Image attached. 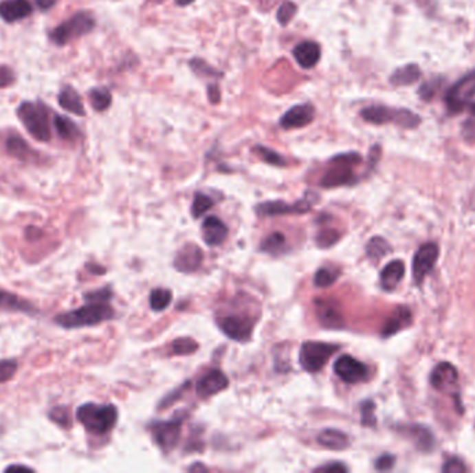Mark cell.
<instances>
[{
    "label": "cell",
    "instance_id": "1",
    "mask_svg": "<svg viewBox=\"0 0 475 473\" xmlns=\"http://www.w3.org/2000/svg\"><path fill=\"white\" fill-rule=\"evenodd\" d=\"M114 318V310L109 301H87L85 305L61 312L54 316V322L64 329H78L95 326Z\"/></svg>",
    "mask_w": 475,
    "mask_h": 473
},
{
    "label": "cell",
    "instance_id": "2",
    "mask_svg": "<svg viewBox=\"0 0 475 473\" xmlns=\"http://www.w3.org/2000/svg\"><path fill=\"white\" fill-rule=\"evenodd\" d=\"M118 411L113 404H82L77 410V421L92 435H107L117 424Z\"/></svg>",
    "mask_w": 475,
    "mask_h": 473
},
{
    "label": "cell",
    "instance_id": "3",
    "mask_svg": "<svg viewBox=\"0 0 475 473\" xmlns=\"http://www.w3.org/2000/svg\"><path fill=\"white\" fill-rule=\"evenodd\" d=\"M17 115L34 139L38 142L52 139L50 110L42 102H23L17 108Z\"/></svg>",
    "mask_w": 475,
    "mask_h": 473
},
{
    "label": "cell",
    "instance_id": "4",
    "mask_svg": "<svg viewBox=\"0 0 475 473\" xmlns=\"http://www.w3.org/2000/svg\"><path fill=\"white\" fill-rule=\"evenodd\" d=\"M362 163V156L359 153L351 152L338 154L329 160V168L322 175L320 185L327 189L345 186L355 183L356 175L355 168Z\"/></svg>",
    "mask_w": 475,
    "mask_h": 473
},
{
    "label": "cell",
    "instance_id": "5",
    "mask_svg": "<svg viewBox=\"0 0 475 473\" xmlns=\"http://www.w3.org/2000/svg\"><path fill=\"white\" fill-rule=\"evenodd\" d=\"M360 115L364 121L374 124V125H384V124H395L406 129L417 128L421 122V118L406 108H395L388 106H368L360 111Z\"/></svg>",
    "mask_w": 475,
    "mask_h": 473
},
{
    "label": "cell",
    "instance_id": "6",
    "mask_svg": "<svg viewBox=\"0 0 475 473\" xmlns=\"http://www.w3.org/2000/svg\"><path fill=\"white\" fill-rule=\"evenodd\" d=\"M96 27V20L89 12H78L69 20L56 27L49 38L57 46H65L84 35L91 34Z\"/></svg>",
    "mask_w": 475,
    "mask_h": 473
},
{
    "label": "cell",
    "instance_id": "7",
    "mask_svg": "<svg viewBox=\"0 0 475 473\" xmlns=\"http://www.w3.org/2000/svg\"><path fill=\"white\" fill-rule=\"evenodd\" d=\"M318 196L314 192H307L302 198L295 203H285L281 200L265 201L256 206V213L261 217H276V216H288V214H306L311 210L314 203H317Z\"/></svg>",
    "mask_w": 475,
    "mask_h": 473
},
{
    "label": "cell",
    "instance_id": "8",
    "mask_svg": "<svg viewBox=\"0 0 475 473\" xmlns=\"http://www.w3.org/2000/svg\"><path fill=\"white\" fill-rule=\"evenodd\" d=\"M336 345L324 342H305L299 351V362L307 372L321 371L329 358L338 351Z\"/></svg>",
    "mask_w": 475,
    "mask_h": 473
},
{
    "label": "cell",
    "instance_id": "9",
    "mask_svg": "<svg viewBox=\"0 0 475 473\" xmlns=\"http://www.w3.org/2000/svg\"><path fill=\"white\" fill-rule=\"evenodd\" d=\"M182 422L184 418H175L171 421H157L151 425L152 436L163 451L168 452L178 444Z\"/></svg>",
    "mask_w": 475,
    "mask_h": 473
},
{
    "label": "cell",
    "instance_id": "10",
    "mask_svg": "<svg viewBox=\"0 0 475 473\" xmlns=\"http://www.w3.org/2000/svg\"><path fill=\"white\" fill-rule=\"evenodd\" d=\"M475 96V70L456 82L446 95V104L450 111L461 110Z\"/></svg>",
    "mask_w": 475,
    "mask_h": 473
},
{
    "label": "cell",
    "instance_id": "11",
    "mask_svg": "<svg viewBox=\"0 0 475 473\" xmlns=\"http://www.w3.org/2000/svg\"><path fill=\"white\" fill-rule=\"evenodd\" d=\"M217 325L230 339L235 342H247L253 332L254 321L243 315H227L219 318Z\"/></svg>",
    "mask_w": 475,
    "mask_h": 473
},
{
    "label": "cell",
    "instance_id": "12",
    "mask_svg": "<svg viewBox=\"0 0 475 473\" xmlns=\"http://www.w3.org/2000/svg\"><path fill=\"white\" fill-rule=\"evenodd\" d=\"M333 372L336 376L346 383H359L368 378V368L352 356H341L333 364Z\"/></svg>",
    "mask_w": 475,
    "mask_h": 473
},
{
    "label": "cell",
    "instance_id": "13",
    "mask_svg": "<svg viewBox=\"0 0 475 473\" xmlns=\"http://www.w3.org/2000/svg\"><path fill=\"white\" fill-rule=\"evenodd\" d=\"M439 257V249L435 243H426L419 249L413 259V278L417 284H421L426 277L435 266Z\"/></svg>",
    "mask_w": 475,
    "mask_h": 473
},
{
    "label": "cell",
    "instance_id": "14",
    "mask_svg": "<svg viewBox=\"0 0 475 473\" xmlns=\"http://www.w3.org/2000/svg\"><path fill=\"white\" fill-rule=\"evenodd\" d=\"M316 117V108L310 103H302L291 107L280 119L284 129H299L310 125Z\"/></svg>",
    "mask_w": 475,
    "mask_h": 473
},
{
    "label": "cell",
    "instance_id": "15",
    "mask_svg": "<svg viewBox=\"0 0 475 473\" xmlns=\"http://www.w3.org/2000/svg\"><path fill=\"white\" fill-rule=\"evenodd\" d=\"M228 387V378L220 369H212L203 375L196 383L197 395L208 398Z\"/></svg>",
    "mask_w": 475,
    "mask_h": 473
},
{
    "label": "cell",
    "instance_id": "16",
    "mask_svg": "<svg viewBox=\"0 0 475 473\" xmlns=\"http://www.w3.org/2000/svg\"><path fill=\"white\" fill-rule=\"evenodd\" d=\"M203 262V253L197 244H185L177 254L174 259V266L179 273L190 274L197 271Z\"/></svg>",
    "mask_w": 475,
    "mask_h": 473
},
{
    "label": "cell",
    "instance_id": "17",
    "mask_svg": "<svg viewBox=\"0 0 475 473\" xmlns=\"http://www.w3.org/2000/svg\"><path fill=\"white\" fill-rule=\"evenodd\" d=\"M32 10L30 0H2L0 2V19L9 24L30 17Z\"/></svg>",
    "mask_w": 475,
    "mask_h": 473
},
{
    "label": "cell",
    "instance_id": "18",
    "mask_svg": "<svg viewBox=\"0 0 475 473\" xmlns=\"http://www.w3.org/2000/svg\"><path fill=\"white\" fill-rule=\"evenodd\" d=\"M294 57L296 62L305 70H311L321 58V47L314 41H303L294 49Z\"/></svg>",
    "mask_w": 475,
    "mask_h": 473
},
{
    "label": "cell",
    "instance_id": "19",
    "mask_svg": "<svg viewBox=\"0 0 475 473\" xmlns=\"http://www.w3.org/2000/svg\"><path fill=\"white\" fill-rule=\"evenodd\" d=\"M316 312L320 323L327 329H339L345 325L338 307L329 300H317Z\"/></svg>",
    "mask_w": 475,
    "mask_h": 473
},
{
    "label": "cell",
    "instance_id": "20",
    "mask_svg": "<svg viewBox=\"0 0 475 473\" xmlns=\"http://www.w3.org/2000/svg\"><path fill=\"white\" fill-rule=\"evenodd\" d=\"M203 239L208 246H220L228 236L227 225L217 217H208L201 225Z\"/></svg>",
    "mask_w": 475,
    "mask_h": 473
},
{
    "label": "cell",
    "instance_id": "21",
    "mask_svg": "<svg viewBox=\"0 0 475 473\" xmlns=\"http://www.w3.org/2000/svg\"><path fill=\"white\" fill-rule=\"evenodd\" d=\"M0 310L2 311H12V312H24L32 314L38 312L35 305L28 300L20 297L13 292H8L0 289Z\"/></svg>",
    "mask_w": 475,
    "mask_h": 473
},
{
    "label": "cell",
    "instance_id": "22",
    "mask_svg": "<svg viewBox=\"0 0 475 473\" xmlns=\"http://www.w3.org/2000/svg\"><path fill=\"white\" fill-rule=\"evenodd\" d=\"M6 150L14 159L25 163H32L39 157V154L34 149H31L27 141H24L19 135H10L6 139Z\"/></svg>",
    "mask_w": 475,
    "mask_h": 473
},
{
    "label": "cell",
    "instance_id": "23",
    "mask_svg": "<svg viewBox=\"0 0 475 473\" xmlns=\"http://www.w3.org/2000/svg\"><path fill=\"white\" fill-rule=\"evenodd\" d=\"M431 383L435 389L441 391H446L450 387H454L457 383V371L449 362L439 364L431 376Z\"/></svg>",
    "mask_w": 475,
    "mask_h": 473
},
{
    "label": "cell",
    "instance_id": "24",
    "mask_svg": "<svg viewBox=\"0 0 475 473\" xmlns=\"http://www.w3.org/2000/svg\"><path fill=\"white\" fill-rule=\"evenodd\" d=\"M58 104L63 110L76 114L78 117L85 115V107L80 93L70 85H65L58 93Z\"/></svg>",
    "mask_w": 475,
    "mask_h": 473
},
{
    "label": "cell",
    "instance_id": "25",
    "mask_svg": "<svg viewBox=\"0 0 475 473\" xmlns=\"http://www.w3.org/2000/svg\"><path fill=\"white\" fill-rule=\"evenodd\" d=\"M406 266L401 259L390 261L381 273V285L385 290H393L399 282L403 279Z\"/></svg>",
    "mask_w": 475,
    "mask_h": 473
},
{
    "label": "cell",
    "instance_id": "26",
    "mask_svg": "<svg viewBox=\"0 0 475 473\" xmlns=\"http://www.w3.org/2000/svg\"><path fill=\"white\" fill-rule=\"evenodd\" d=\"M317 443L322 446L324 448L332 450V451H342L349 447V437L336 429H324L318 437Z\"/></svg>",
    "mask_w": 475,
    "mask_h": 473
},
{
    "label": "cell",
    "instance_id": "27",
    "mask_svg": "<svg viewBox=\"0 0 475 473\" xmlns=\"http://www.w3.org/2000/svg\"><path fill=\"white\" fill-rule=\"evenodd\" d=\"M53 125L58 137L67 142H76L81 138V135H82L77 124L71 118L65 115H58V114L54 115Z\"/></svg>",
    "mask_w": 475,
    "mask_h": 473
},
{
    "label": "cell",
    "instance_id": "28",
    "mask_svg": "<svg viewBox=\"0 0 475 473\" xmlns=\"http://www.w3.org/2000/svg\"><path fill=\"white\" fill-rule=\"evenodd\" d=\"M421 77V71L416 64H409L397 69L389 78V82L395 86H406L417 82Z\"/></svg>",
    "mask_w": 475,
    "mask_h": 473
},
{
    "label": "cell",
    "instance_id": "29",
    "mask_svg": "<svg viewBox=\"0 0 475 473\" xmlns=\"http://www.w3.org/2000/svg\"><path fill=\"white\" fill-rule=\"evenodd\" d=\"M412 322V312L407 310V308H397L393 315L389 316V319L386 321V323L382 327V334L385 337L395 334L396 332H399L400 329L406 327Z\"/></svg>",
    "mask_w": 475,
    "mask_h": 473
},
{
    "label": "cell",
    "instance_id": "30",
    "mask_svg": "<svg viewBox=\"0 0 475 473\" xmlns=\"http://www.w3.org/2000/svg\"><path fill=\"white\" fill-rule=\"evenodd\" d=\"M89 102L95 111L103 113L110 108L113 103V95L107 88H93L89 91Z\"/></svg>",
    "mask_w": 475,
    "mask_h": 473
},
{
    "label": "cell",
    "instance_id": "31",
    "mask_svg": "<svg viewBox=\"0 0 475 473\" xmlns=\"http://www.w3.org/2000/svg\"><path fill=\"white\" fill-rule=\"evenodd\" d=\"M189 67L197 77H203V78H223L224 77L221 71L216 70L214 67H212L208 61L201 60L199 57H193L192 60H189Z\"/></svg>",
    "mask_w": 475,
    "mask_h": 473
},
{
    "label": "cell",
    "instance_id": "32",
    "mask_svg": "<svg viewBox=\"0 0 475 473\" xmlns=\"http://www.w3.org/2000/svg\"><path fill=\"white\" fill-rule=\"evenodd\" d=\"M285 243H287L285 236L283 233H280V232H274V233L268 235L263 240V243L260 246V250L263 253H268V254H278V253H281L284 250Z\"/></svg>",
    "mask_w": 475,
    "mask_h": 473
},
{
    "label": "cell",
    "instance_id": "33",
    "mask_svg": "<svg viewBox=\"0 0 475 473\" xmlns=\"http://www.w3.org/2000/svg\"><path fill=\"white\" fill-rule=\"evenodd\" d=\"M253 153H256L263 161H265L267 164H271V165H276V167H284L287 165V160L280 154L277 153L276 150L273 149H269V148H265L263 145H256L253 148Z\"/></svg>",
    "mask_w": 475,
    "mask_h": 473
},
{
    "label": "cell",
    "instance_id": "34",
    "mask_svg": "<svg viewBox=\"0 0 475 473\" xmlns=\"http://www.w3.org/2000/svg\"><path fill=\"white\" fill-rule=\"evenodd\" d=\"M173 301V293L168 289H155L151 293V308L156 312L164 311Z\"/></svg>",
    "mask_w": 475,
    "mask_h": 473
},
{
    "label": "cell",
    "instance_id": "35",
    "mask_svg": "<svg viewBox=\"0 0 475 473\" xmlns=\"http://www.w3.org/2000/svg\"><path fill=\"white\" fill-rule=\"evenodd\" d=\"M390 250V246L388 244V242L382 238H373L368 243H367V247H366V251H367V255L374 259V261H378L381 259L382 257H385Z\"/></svg>",
    "mask_w": 475,
    "mask_h": 473
},
{
    "label": "cell",
    "instance_id": "36",
    "mask_svg": "<svg viewBox=\"0 0 475 473\" xmlns=\"http://www.w3.org/2000/svg\"><path fill=\"white\" fill-rule=\"evenodd\" d=\"M338 277H339L338 269L329 268V266H322L318 269L314 275V285L317 288H328V286L335 284Z\"/></svg>",
    "mask_w": 475,
    "mask_h": 473
},
{
    "label": "cell",
    "instance_id": "37",
    "mask_svg": "<svg viewBox=\"0 0 475 473\" xmlns=\"http://www.w3.org/2000/svg\"><path fill=\"white\" fill-rule=\"evenodd\" d=\"M213 205H214V200L210 196L197 193L192 203V216L195 218H200L203 214L208 213L213 207Z\"/></svg>",
    "mask_w": 475,
    "mask_h": 473
},
{
    "label": "cell",
    "instance_id": "38",
    "mask_svg": "<svg viewBox=\"0 0 475 473\" xmlns=\"http://www.w3.org/2000/svg\"><path fill=\"white\" fill-rule=\"evenodd\" d=\"M199 345L190 339V337H179V339H175L171 345V350L173 354L175 356H190L197 350Z\"/></svg>",
    "mask_w": 475,
    "mask_h": 473
},
{
    "label": "cell",
    "instance_id": "39",
    "mask_svg": "<svg viewBox=\"0 0 475 473\" xmlns=\"http://www.w3.org/2000/svg\"><path fill=\"white\" fill-rule=\"evenodd\" d=\"M341 233H339L333 228H321L316 236V243L321 249H328L332 247L335 243H338Z\"/></svg>",
    "mask_w": 475,
    "mask_h": 473
},
{
    "label": "cell",
    "instance_id": "40",
    "mask_svg": "<svg viewBox=\"0 0 475 473\" xmlns=\"http://www.w3.org/2000/svg\"><path fill=\"white\" fill-rule=\"evenodd\" d=\"M49 418H50V421H53L54 424H57L58 426L65 428V429L71 428V425H73L69 410H67L65 407H63V405H57V407H53L49 411Z\"/></svg>",
    "mask_w": 475,
    "mask_h": 473
},
{
    "label": "cell",
    "instance_id": "41",
    "mask_svg": "<svg viewBox=\"0 0 475 473\" xmlns=\"http://www.w3.org/2000/svg\"><path fill=\"white\" fill-rule=\"evenodd\" d=\"M296 12H298V6L294 2H291V0H285V2L277 10V21L283 27H287L295 17Z\"/></svg>",
    "mask_w": 475,
    "mask_h": 473
},
{
    "label": "cell",
    "instance_id": "42",
    "mask_svg": "<svg viewBox=\"0 0 475 473\" xmlns=\"http://www.w3.org/2000/svg\"><path fill=\"white\" fill-rule=\"evenodd\" d=\"M19 371V364L16 360H0V383L12 380Z\"/></svg>",
    "mask_w": 475,
    "mask_h": 473
},
{
    "label": "cell",
    "instance_id": "43",
    "mask_svg": "<svg viewBox=\"0 0 475 473\" xmlns=\"http://www.w3.org/2000/svg\"><path fill=\"white\" fill-rule=\"evenodd\" d=\"M16 82V73L9 65H0V89L10 88Z\"/></svg>",
    "mask_w": 475,
    "mask_h": 473
},
{
    "label": "cell",
    "instance_id": "44",
    "mask_svg": "<svg viewBox=\"0 0 475 473\" xmlns=\"http://www.w3.org/2000/svg\"><path fill=\"white\" fill-rule=\"evenodd\" d=\"M362 424L364 426H374L375 425L373 401H364L362 404Z\"/></svg>",
    "mask_w": 475,
    "mask_h": 473
},
{
    "label": "cell",
    "instance_id": "45",
    "mask_svg": "<svg viewBox=\"0 0 475 473\" xmlns=\"http://www.w3.org/2000/svg\"><path fill=\"white\" fill-rule=\"evenodd\" d=\"M113 297L110 288H103L100 290L89 292L85 295V301H110Z\"/></svg>",
    "mask_w": 475,
    "mask_h": 473
},
{
    "label": "cell",
    "instance_id": "46",
    "mask_svg": "<svg viewBox=\"0 0 475 473\" xmlns=\"http://www.w3.org/2000/svg\"><path fill=\"white\" fill-rule=\"evenodd\" d=\"M464 470H465V465L457 458H450L443 465V472H446V473H459V472H464Z\"/></svg>",
    "mask_w": 475,
    "mask_h": 473
},
{
    "label": "cell",
    "instance_id": "47",
    "mask_svg": "<svg viewBox=\"0 0 475 473\" xmlns=\"http://www.w3.org/2000/svg\"><path fill=\"white\" fill-rule=\"evenodd\" d=\"M393 465H395V458H393L392 455H389V454H385V455L379 457V458L377 459V462H375V468H377L378 470H388V469H390Z\"/></svg>",
    "mask_w": 475,
    "mask_h": 473
},
{
    "label": "cell",
    "instance_id": "48",
    "mask_svg": "<svg viewBox=\"0 0 475 473\" xmlns=\"http://www.w3.org/2000/svg\"><path fill=\"white\" fill-rule=\"evenodd\" d=\"M208 97L212 104H219L221 100V91L219 84H210L208 86Z\"/></svg>",
    "mask_w": 475,
    "mask_h": 473
},
{
    "label": "cell",
    "instance_id": "49",
    "mask_svg": "<svg viewBox=\"0 0 475 473\" xmlns=\"http://www.w3.org/2000/svg\"><path fill=\"white\" fill-rule=\"evenodd\" d=\"M57 3V0H35V5L38 6L39 10L42 12H47L52 8H54Z\"/></svg>",
    "mask_w": 475,
    "mask_h": 473
},
{
    "label": "cell",
    "instance_id": "50",
    "mask_svg": "<svg viewBox=\"0 0 475 473\" xmlns=\"http://www.w3.org/2000/svg\"><path fill=\"white\" fill-rule=\"evenodd\" d=\"M318 470H325V472H331V470H338V472H346L348 468L342 463H339V462H333L331 465H325V466H321L318 468Z\"/></svg>",
    "mask_w": 475,
    "mask_h": 473
},
{
    "label": "cell",
    "instance_id": "51",
    "mask_svg": "<svg viewBox=\"0 0 475 473\" xmlns=\"http://www.w3.org/2000/svg\"><path fill=\"white\" fill-rule=\"evenodd\" d=\"M195 2V0H175V5L179 6V8H185V6H189Z\"/></svg>",
    "mask_w": 475,
    "mask_h": 473
},
{
    "label": "cell",
    "instance_id": "52",
    "mask_svg": "<svg viewBox=\"0 0 475 473\" xmlns=\"http://www.w3.org/2000/svg\"><path fill=\"white\" fill-rule=\"evenodd\" d=\"M14 469H27V470H30L31 468L24 466V465H12V466H9L6 470H14Z\"/></svg>",
    "mask_w": 475,
    "mask_h": 473
},
{
    "label": "cell",
    "instance_id": "53",
    "mask_svg": "<svg viewBox=\"0 0 475 473\" xmlns=\"http://www.w3.org/2000/svg\"><path fill=\"white\" fill-rule=\"evenodd\" d=\"M196 469H201V470H206L205 466H201V465H193L189 468V470H196Z\"/></svg>",
    "mask_w": 475,
    "mask_h": 473
}]
</instances>
